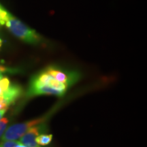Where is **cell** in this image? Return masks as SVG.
Returning <instances> with one entry per match:
<instances>
[{
	"mask_svg": "<svg viewBox=\"0 0 147 147\" xmlns=\"http://www.w3.org/2000/svg\"><path fill=\"white\" fill-rule=\"evenodd\" d=\"M5 112H6V110H5V109L0 110V120H1V119L2 118L3 116L4 115V114L5 113Z\"/></svg>",
	"mask_w": 147,
	"mask_h": 147,
	"instance_id": "8fae6325",
	"label": "cell"
},
{
	"mask_svg": "<svg viewBox=\"0 0 147 147\" xmlns=\"http://www.w3.org/2000/svg\"><path fill=\"white\" fill-rule=\"evenodd\" d=\"M9 14L0 5V25H4L8 17Z\"/></svg>",
	"mask_w": 147,
	"mask_h": 147,
	"instance_id": "ba28073f",
	"label": "cell"
},
{
	"mask_svg": "<svg viewBox=\"0 0 147 147\" xmlns=\"http://www.w3.org/2000/svg\"><path fill=\"white\" fill-rule=\"evenodd\" d=\"M1 43H2V41H1V40L0 39V47L1 46Z\"/></svg>",
	"mask_w": 147,
	"mask_h": 147,
	"instance_id": "4fadbf2b",
	"label": "cell"
},
{
	"mask_svg": "<svg viewBox=\"0 0 147 147\" xmlns=\"http://www.w3.org/2000/svg\"><path fill=\"white\" fill-rule=\"evenodd\" d=\"M45 70L61 83L70 87L80 79V73L76 71L64 70L56 66H49Z\"/></svg>",
	"mask_w": 147,
	"mask_h": 147,
	"instance_id": "3957f363",
	"label": "cell"
},
{
	"mask_svg": "<svg viewBox=\"0 0 147 147\" xmlns=\"http://www.w3.org/2000/svg\"><path fill=\"white\" fill-rule=\"evenodd\" d=\"M51 114L52 113L47 114L45 117H42L32 121L14 124L8 127V128L5 129L4 133L1 136V142L5 140H16L20 139L31 127L42 123L46 122L47 119L51 116Z\"/></svg>",
	"mask_w": 147,
	"mask_h": 147,
	"instance_id": "7a4b0ae2",
	"label": "cell"
},
{
	"mask_svg": "<svg viewBox=\"0 0 147 147\" xmlns=\"http://www.w3.org/2000/svg\"><path fill=\"white\" fill-rule=\"evenodd\" d=\"M23 89L19 85L15 84H10V87L2 94V98L7 106L13 104L21 96Z\"/></svg>",
	"mask_w": 147,
	"mask_h": 147,
	"instance_id": "5b68a950",
	"label": "cell"
},
{
	"mask_svg": "<svg viewBox=\"0 0 147 147\" xmlns=\"http://www.w3.org/2000/svg\"><path fill=\"white\" fill-rule=\"evenodd\" d=\"M48 125L45 122L32 127L19 139V142L26 147H41L36 142L37 136L42 134H47Z\"/></svg>",
	"mask_w": 147,
	"mask_h": 147,
	"instance_id": "277c9868",
	"label": "cell"
},
{
	"mask_svg": "<svg viewBox=\"0 0 147 147\" xmlns=\"http://www.w3.org/2000/svg\"><path fill=\"white\" fill-rule=\"evenodd\" d=\"M53 139L52 134H42L36 137V142L40 146H47L50 144Z\"/></svg>",
	"mask_w": 147,
	"mask_h": 147,
	"instance_id": "8992f818",
	"label": "cell"
},
{
	"mask_svg": "<svg viewBox=\"0 0 147 147\" xmlns=\"http://www.w3.org/2000/svg\"><path fill=\"white\" fill-rule=\"evenodd\" d=\"M9 120L8 118H1L0 120V138L2 136L5 129L7 127Z\"/></svg>",
	"mask_w": 147,
	"mask_h": 147,
	"instance_id": "9c48e42d",
	"label": "cell"
},
{
	"mask_svg": "<svg viewBox=\"0 0 147 147\" xmlns=\"http://www.w3.org/2000/svg\"><path fill=\"white\" fill-rule=\"evenodd\" d=\"M10 85V80L7 78V77L3 76L0 80V89L3 93V92L6 91L8 89V87Z\"/></svg>",
	"mask_w": 147,
	"mask_h": 147,
	"instance_id": "52a82bcc",
	"label": "cell"
},
{
	"mask_svg": "<svg viewBox=\"0 0 147 147\" xmlns=\"http://www.w3.org/2000/svg\"><path fill=\"white\" fill-rule=\"evenodd\" d=\"M18 70L14 68H9V67H4V66L0 65V72H8V73H16L18 72Z\"/></svg>",
	"mask_w": 147,
	"mask_h": 147,
	"instance_id": "30bf717a",
	"label": "cell"
},
{
	"mask_svg": "<svg viewBox=\"0 0 147 147\" xmlns=\"http://www.w3.org/2000/svg\"><path fill=\"white\" fill-rule=\"evenodd\" d=\"M2 77H3V75H2V74H1V73H0V80H1V78H2Z\"/></svg>",
	"mask_w": 147,
	"mask_h": 147,
	"instance_id": "7c38bea8",
	"label": "cell"
},
{
	"mask_svg": "<svg viewBox=\"0 0 147 147\" xmlns=\"http://www.w3.org/2000/svg\"><path fill=\"white\" fill-rule=\"evenodd\" d=\"M5 24L14 36L27 43L36 45L41 41V37L34 30L26 26L10 14H9Z\"/></svg>",
	"mask_w": 147,
	"mask_h": 147,
	"instance_id": "6da1fadb",
	"label": "cell"
}]
</instances>
